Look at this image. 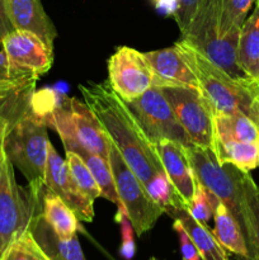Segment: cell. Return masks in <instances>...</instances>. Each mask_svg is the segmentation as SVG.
I'll list each match as a JSON object with an SVG mask.
<instances>
[{
	"mask_svg": "<svg viewBox=\"0 0 259 260\" xmlns=\"http://www.w3.org/2000/svg\"><path fill=\"white\" fill-rule=\"evenodd\" d=\"M0 43L10 62L37 78L48 73L52 66L53 50L35 33L14 29Z\"/></svg>",
	"mask_w": 259,
	"mask_h": 260,
	"instance_id": "cell-13",
	"label": "cell"
},
{
	"mask_svg": "<svg viewBox=\"0 0 259 260\" xmlns=\"http://www.w3.org/2000/svg\"><path fill=\"white\" fill-rule=\"evenodd\" d=\"M213 220H215V228L212 233L221 246L226 251L234 254L239 260H250L243 229L235 216L222 202L218 203L216 207Z\"/></svg>",
	"mask_w": 259,
	"mask_h": 260,
	"instance_id": "cell-20",
	"label": "cell"
},
{
	"mask_svg": "<svg viewBox=\"0 0 259 260\" xmlns=\"http://www.w3.org/2000/svg\"><path fill=\"white\" fill-rule=\"evenodd\" d=\"M151 260H157V259H155V258H151Z\"/></svg>",
	"mask_w": 259,
	"mask_h": 260,
	"instance_id": "cell-40",
	"label": "cell"
},
{
	"mask_svg": "<svg viewBox=\"0 0 259 260\" xmlns=\"http://www.w3.org/2000/svg\"><path fill=\"white\" fill-rule=\"evenodd\" d=\"M213 139L222 141L259 142V126L243 113L215 112Z\"/></svg>",
	"mask_w": 259,
	"mask_h": 260,
	"instance_id": "cell-23",
	"label": "cell"
},
{
	"mask_svg": "<svg viewBox=\"0 0 259 260\" xmlns=\"http://www.w3.org/2000/svg\"><path fill=\"white\" fill-rule=\"evenodd\" d=\"M255 4L258 5V8H259V0H255Z\"/></svg>",
	"mask_w": 259,
	"mask_h": 260,
	"instance_id": "cell-38",
	"label": "cell"
},
{
	"mask_svg": "<svg viewBox=\"0 0 259 260\" xmlns=\"http://www.w3.org/2000/svg\"><path fill=\"white\" fill-rule=\"evenodd\" d=\"M13 29L12 24L9 22V18L7 15V9H5V0H0V42L7 35H9Z\"/></svg>",
	"mask_w": 259,
	"mask_h": 260,
	"instance_id": "cell-36",
	"label": "cell"
},
{
	"mask_svg": "<svg viewBox=\"0 0 259 260\" xmlns=\"http://www.w3.org/2000/svg\"><path fill=\"white\" fill-rule=\"evenodd\" d=\"M65 161L76 185L80 188V190L86 197L90 198L91 201H95L98 197H102L98 183L95 182L93 174L80 155L74 151H65Z\"/></svg>",
	"mask_w": 259,
	"mask_h": 260,
	"instance_id": "cell-26",
	"label": "cell"
},
{
	"mask_svg": "<svg viewBox=\"0 0 259 260\" xmlns=\"http://www.w3.org/2000/svg\"><path fill=\"white\" fill-rule=\"evenodd\" d=\"M258 113H259V99H258Z\"/></svg>",
	"mask_w": 259,
	"mask_h": 260,
	"instance_id": "cell-39",
	"label": "cell"
},
{
	"mask_svg": "<svg viewBox=\"0 0 259 260\" xmlns=\"http://www.w3.org/2000/svg\"><path fill=\"white\" fill-rule=\"evenodd\" d=\"M240 29L222 36L220 27V0H201L197 13L180 38L207 56L211 61L243 80H254L245 74L238 62V42ZM256 81V80H255Z\"/></svg>",
	"mask_w": 259,
	"mask_h": 260,
	"instance_id": "cell-4",
	"label": "cell"
},
{
	"mask_svg": "<svg viewBox=\"0 0 259 260\" xmlns=\"http://www.w3.org/2000/svg\"><path fill=\"white\" fill-rule=\"evenodd\" d=\"M37 80V76L15 66L14 63L10 62L4 51H0V83L29 84L36 83Z\"/></svg>",
	"mask_w": 259,
	"mask_h": 260,
	"instance_id": "cell-31",
	"label": "cell"
},
{
	"mask_svg": "<svg viewBox=\"0 0 259 260\" xmlns=\"http://www.w3.org/2000/svg\"><path fill=\"white\" fill-rule=\"evenodd\" d=\"M0 260H53L43 250L32 230L15 239L2 254Z\"/></svg>",
	"mask_w": 259,
	"mask_h": 260,
	"instance_id": "cell-25",
	"label": "cell"
},
{
	"mask_svg": "<svg viewBox=\"0 0 259 260\" xmlns=\"http://www.w3.org/2000/svg\"><path fill=\"white\" fill-rule=\"evenodd\" d=\"M172 106L193 145L212 149L215 109L198 89L184 85L157 86Z\"/></svg>",
	"mask_w": 259,
	"mask_h": 260,
	"instance_id": "cell-8",
	"label": "cell"
},
{
	"mask_svg": "<svg viewBox=\"0 0 259 260\" xmlns=\"http://www.w3.org/2000/svg\"><path fill=\"white\" fill-rule=\"evenodd\" d=\"M243 210V233L250 260H259V185L250 173H239Z\"/></svg>",
	"mask_w": 259,
	"mask_h": 260,
	"instance_id": "cell-17",
	"label": "cell"
},
{
	"mask_svg": "<svg viewBox=\"0 0 259 260\" xmlns=\"http://www.w3.org/2000/svg\"><path fill=\"white\" fill-rule=\"evenodd\" d=\"M35 85H36V83H29V84L0 83V101H3V99H7L8 96L18 93V91H22V90H24V89H28V88H33Z\"/></svg>",
	"mask_w": 259,
	"mask_h": 260,
	"instance_id": "cell-35",
	"label": "cell"
},
{
	"mask_svg": "<svg viewBox=\"0 0 259 260\" xmlns=\"http://www.w3.org/2000/svg\"><path fill=\"white\" fill-rule=\"evenodd\" d=\"M5 9L13 29L35 33L53 50L57 30L41 0H5Z\"/></svg>",
	"mask_w": 259,
	"mask_h": 260,
	"instance_id": "cell-15",
	"label": "cell"
},
{
	"mask_svg": "<svg viewBox=\"0 0 259 260\" xmlns=\"http://www.w3.org/2000/svg\"><path fill=\"white\" fill-rule=\"evenodd\" d=\"M127 106L152 144L161 140H170L185 147L193 145L178 121L172 106L157 86H152L141 96L128 102Z\"/></svg>",
	"mask_w": 259,
	"mask_h": 260,
	"instance_id": "cell-11",
	"label": "cell"
},
{
	"mask_svg": "<svg viewBox=\"0 0 259 260\" xmlns=\"http://www.w3.org/2000/svg\"><path fill=\"white\" fill-rule=\"evenodd\" d=\"M157 78L164 85H184L201 90L200 83L182 52L175 45L163 50L144 52Z\"/></svg>",
	"mask_w": 259,
	"mask_h": 260,
	"instance_id": "cell-16",
	"label": "cell"
},
{
	"mask_svg": "<svg viewBox=\"0 0 259 260\" xmlns=\"http://www.w3.org/2000/svg\"><path fill=\"white\" fill-rule=\"evenodd\" d=\"M200 4L201 0H178L177 2V8L173 13V17L179 27L180 35H184L187 32Z\"/></svg>",
	"mask_w": 259,
	"mask_h": 260,
	"instance_id": "cell-32",
	"label": "cell"
},
{
	"mask_svg": "<svg viewBox=\"0 0 259 260\" xmlns=\"http://www.w3.org/2000/svg\"><path fill=\"white\" fill-rule=\"evenodd\" d=\"M174 45L195 73L201 91L215 112L243 113L259 126V81L234 78L183 38Z\"/></svg>",
	"mask_w": 259,
	"mask_h": 260,
	"instance_id": "cell-2",
	"label": "cell"
},
{
	"mask_svg": "<svg viewBox=\"0 0 259 260\" xmlns=\"http://www.w3.org/2000/svg\"><path fill=\"white\" fill-rule=\"evenodd\" d=\"M50 142L47 124L42 117L33 112L29 99L13 117L5 135L4 150L12 164L28 180V188L36 196H41L45 189Z\"/></svg>",
	"mask_w": 259,
	"mask_h": 260,
	"instance_id": "cell-3",
	"label": "cell"
},
{
	"mask_svg": "<svg viewBox=\"0 0 259 260\" xmlns=\"http://www.w3.org/2000/svg\"><path fill=\"white\" fill-rule=\"evenodd\" d=\"M41 217L57 239H70L76 235L79 218L75 212L46 187L41 192Z\"/></svg>",
	"mask_w": 259,
	"mask_h": 260,
	"instance_id": "cell-19",
	"label": "cell"
},
{
	"mask_svg": "<svg viewBox=\"0 0 259 260\" xmlns=\"http://www.w3.org/2000/svg\"><path fill=\"white\" fill-rule=\"evenodd\" d=\"M154 2L160 10H164V12L173 14L175 8H177L178 0H154Z\"/></svg>",
	"mask_w": 259,
	"mask_h": 260,
	"instance_id": "cell-37",
	"label": "cell"
},
{
	"mask_svg": "<svg viewBox=\"0 0 259 260\" xmlns=\"http://www.w3.org/2000/svg\"><path fill=\"white\" fill-rule=\"evenodd\" d=\"M65 151H74L83 157L84 162L89 168L94 179H95L99 188H101L102 197L106 198L107 201H111L112 203L117 206L121 203L119 202L118 194H117L116 183H114L113 174H112L109 160L104 159V157L99 156V155L93 154V152H89L88 150L79 146V145H73V146L66 147Z\"/></svg>",
	"mask_w": 259,
	"mask_h": 260,
	"instance_id": "cell-24",
	"label": "cell"
},
{
	"mask_svg": "<svg viewBox=\"0 0 259 260\" xmlns=\"http://www.w3.org/2000/svg\"><path fill=\"white\" fill-rule=\"evenodd\" d=\"M238 62L246 75L259 81V8L256 4L240 28Z\"/></svg>",
	"mask_w": 259,
	"mask_h": 260,
	"instance_id": "cell-21",
	"label": "cell"
},
{
	"mask_svg": "<svg viewBox=\"0 0 259 260\" xmlns=\"http://www.w3.org/2000/svg\"><path fill=\"white\" fill-rule=\"evenodd\" d=\"M165 213H168L173 220L179 221L180 225L184 228L197 248L201 260H229L228 251L221 246L212 230H210L207 225L196 220L188 212L187 207H169L165 210Z\"/></svg>",
	"mask_w": 259,
	"mask_h": 260,
	"instance_id": "cell-18",
	"label": "cell"
},
{
	"mask_svg": "<svg viewBox=\"0 0 259 260\" xmlns=\"http://www.w3.org/2000/svg\"><path fill=\"white\" fill-rule=\"evenodd\" d=\"M212 152L221 165H233L243 173L259 168V142L222 141L213 139Z\"/></svg>",
	"mask_w": 259,
	"mask_h": 260,
	"instance_id": "cell-22",
	"label": "cell"
},
{
	"mask_svg": "<svg viewBox=\"0 0 259 260\" xmlns=\"http://www.w3.org/2000/svg\"><path fill=\"white\" fill-rule=\"evenodd\" d=\"M60 136L63 147L79 145L89 152L109 159L108 135L84 102L61 96L55 108L42 117Z\"/></svg>",
	"mask_w": 259,
	"mask_h": 260,
	"instance_id": "cell-6",
	"label": "cell"
},
{
	"mask_svg": "<svg viewBox=\"0 0 259 260\" xmlns=\"http://www.w3.org/2000/svg\"><path fill=\"white\" fill-rule=\"evenodd\" d=\"M56 241H57L56 245H57L60 260H85V256H84L80 243H79L76 235L70 239L56 238Z\"/></svg>",
	"mask_w": 259,
	"mask_h": 260,
	"instance_id": "cell-33",
	"label": "cell"
},
{
	"mask_svg": "<svg viewBox=\"0 0 259 260\" xmlns=\"http://www.w3.org/2000/svg\"><path fill=\"white\" fill-rule=\"evenodd\" d=\"M45 187L61 198L75 212L79 221L91 222L94 218V201L86 197L76 185L65 159L57 154L52 144H48L45 172Z\"/></svg>",
	"mask_w": 259,
	"mask_h": 260,
	"instance_id": "cell-12",
	"label": "cell"
},
{
	"mask_svg": "<svg viewBox=\"0 0 259 260\" xmlns=\"http://www.w3.org/2000/svg\"><path fill=\"white\" fill-rule=\"evenodd\" d=\"M147 193L150 197L155 201L159 206L164 208V211L169 207H185L182 198L177 193L175 188L173 187L172 182L168 175L164 173H159L155 175L146 187Z\"/></svg>",
	"mask_w": 259,
	"mask_h": 260,
	"instance_id": "cell-28",
	"label": "cell"
},
{
	"mask_svg": "<svg viewBox=\"0 0 259 260\" xmlns=\"http://www.w3.org/2000/svg\"><path fill=\"white\" fill-rule=\"evenodd\" d=\"M79 89L84 103L93 111L124 161L145 187L155 175L164 173L154 144L126 102L114 93L108 81H88L80 84Z\"/></svg>",
	"mask_w": 259,
	"mask_h": 260,
	"instance_id": "cell-1",
	"label": "cell"
},
{
	"mask_svg": "<svg viewBox=\"0 0 259 260\" xmlns=\"http://www.w3.org/2000/svg\"><path fill=\"white\" fill-rule=\"evenodd\" d=\"M165 174L168 175L185 207L195 197L197 178L187 155L185 146L170 140H161L154 144Z\"/></svg>",
	"mask_w": 259,
	"mask_h": 260,
	"instance_id": "cell-14",
	"label": "cell"
},
{
	"mask_svg": "<svg viewBox=\"0 0 259 260\" xmlns=\"http://www.w3.org/2000/svg\"><path fill=\"white\" fill-rule=\"evenodd\" d=\"M108 150L109 165L116 183L119 202L126 207L135 233L141 236L154 228L165 211L150 197L145 185L127 165L121 152L109 137Z\"/></svg>",
	"mask_w": 259,
	"mask_h": 260,
	"instance_id": "cell-7",
	"label": "cell"
},
{
	"mask_svg": "<svg viewBox=\"0 0 259 260\" xmlns=\"http://www.w3.org/2000/svg\"><path fill=\"white\" fill-rule=\"evenodd\" d=\"M111 88L126 103L135 101L152 86H161L144 52L128 46H119L107 62Z\"/></svg>",
	"mask_w": 259,
	"mask_h": 260,
	"instance_id": "cell-10",
	"label": "cell"
},
{
	"mask_svg": "<svg viewBox=\"0 0 259 260\" xmlns=\"http://www.w3.org/2000/svg\"><path fill=\"white\" fill-rule=\"evenodd\" d=\"M255 0H220V27L222 36L239 30Z\"/></svg>",
	"mask_w": 259,
	"mask_h": 260,
	"instance_id": "cell-27",
	"label": "cell"
},
{
	"mask_svg": "<svg viewBox=\"0 0 259 260\" xmlns=\"http://www.w3.org/2000/svg\"><path fill=\"white\" fill-rule=\"evenodd\" d=\"M185 150L198 182L228 207L243 229L241 193L239 185L240 170L233 165H221L211 149L190 145L185 147Z\"/></svg>",
	"mask_w": 259,
	"mask_h": 260,
	"instance_id": "cell-9",
	"label": "cell"
},
{
	"mask_svg": "<svg viewBox=\"0 0 259 260\" xmlns=\"http://www.w3.org/2000/svg\"><path fill=\"white\" fill-rule=\"evenodd\" d=\"M41 217V196L20 187L4 146L0 150V256Z\"/></svg>",
	"mask_w": 259,
	"mask_h": 260,
	"instance_id": "cell-5",
	"label": "cell"
},
{
	"mask_svg": "<svg viewBox=\"0 0 259 260\" xmlns=\"http://www.w3.org/2000/svg\"><path fill=\"white\" fill-rule=\"evenodd\" d=\"M218 203H220L218 198L197 180V189H196L195 197L190 201L187 210L196 220L207 225L208 221L213 217V213H215Z\"/></svg>",
	"mask_w": 259,
	"mask_h": 260,
	"instance_id": "cell-29",
	"label": "cell"
},
{
	"mask_svg": "<svg viewBox=\"0 0 259 260\" xmlns=\"http://www.w3.org/2000/svg\"><path fill=\"white\" fill-rule=\"evenodd\" d=\"M173 229H174V231L178 235V239H179L180 253H182L183 260H201L200 253H198L197 248H196V245L193 244V241L190 240V238L188 236L184 228L180 225L179 221L174 220V222H173Z\"/></svg>",
	"mask_w": 259,
	"mask_h": 260,
	"instance_id": "cell-34",
	"label": "cell"
},
{
	"mask_svg": "<svg viewBox=\"0 0 259 260\" xmlns=\"http://www.w3.org/2000/svg\"><path fill=\"white\" fill-rule=\"evenodd\" d=\"M118 211L114 217L116 222L119 223L121 226V236H122V244H121V255L124 259L130 260L134 258L135 251H136V246H135V239H134V226H132L131 221H130L128 215H127L126 207L122 203H119Z\"/></svg>",
	"mask_w": 259,
	"mask_h": 260,
	"instance_id": "cell-30",
	"label": "cell"
}]
</instances>
